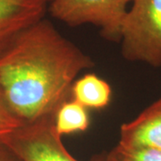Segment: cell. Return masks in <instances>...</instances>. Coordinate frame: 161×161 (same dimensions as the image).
I'll return each mask as SVG.
<instances>
[{"mask_svg":"<svg viewBox=\"0 0 161 161\" xmlns=\"http://www.w3.org/2000/svg\"><path fill=\"white\" fill-rule=\"evenodd\" d=\"M56 131L60 136L86 131L91 125L88 109L72 98L64 101L54 116Z\"/></svg>","mask_w":161,"mask_h":161,"instance_id":"obj_8","label":"cell"},{"mask_svg":"<svg viewBox=\"0 0 161 161\" xmlns=\"http://www.w3.org/2000/svg\"><path fill=\"white\" fill-rule=\"evenodd\" d=\"M44 0H0V53L24 30L44 18Z\"/></svg>","mask_w":161,"mask_h":161,"instance_id":"obj_5","label":"cell"},{"mask_svg":"<svg viewBox=\"0 0 161 161\" xmlns=\"http://www.w3.org/2000/svg\"><path fill=\"white\" fill-rule=\"evenodd\" d=\"M44 1H45V2H46V3H47V4H49V3H50V2H51L52 0H44Z\"/></svg>","mask_w":161,"mask_h":161,"instance_id":"obj_12","label":"cell"},{"mask_svg":"<svg viewBox=\"0 0 161 161\" xmlns=\"http://www.w3.org/2000/svg\"><path fill=\"white\" fill-rule=\"evenodd\" d=\"M112 98L110 84L95 74H86L75 80L71 89V98L87 109H103Z\"/></svg>","mask_w":161,"mask_h":161,"instance_id":"obj_7","label":"cell"},{"mask_svg":"<svg viewBox=\"0 0 161 161\" xmlns=\"http://www.w3.org/2000/svg\"><path fill=\"white\" fill-rule=\"evenodd\" d=\"M22 125L23 124L14 115L8 108L0 91V141Z\"/></svg>","mask_w":161,"mask_h":161,"instance_id":"obj_10","label":"cell"},{"mask_svg":"<svg viewBox=\"0 0 161 161\" xmlns=\"http://www.w3.org/2000/svg\"><path fill=\"white\" fill-rule=\"evenodd\" d=\"M132 0H52V17L72 27L92 24L110 41H120L121 30Z\"/></svg>","mask_w":161,"mask_h":161,"instance_id":"obj_3","label":"cell"},{"mask_svg":"<svg viewBox=\"0 0 161 161\" xmlns=\"http://www.w3.org/2000/svg\"><path fill=\"white\" fill-rule=\"evenodd\" d=\"M105 161H161V150L128 148L117 144L104 155Z\"/></svg>","mask_w":161,"mask_h":161,"instance_id":"obj_9","label":"cell"},{"mask_svg":"<svg viewBox=\"0 0 161 161\" xmlns=\"http://www.w3.org/2000/svg\"><path fill=\"white\" fill-rule=\"evenodd\" d=\"M123 57L161 66V0H132L121 30Z\"/></svg>","mask_w":161,"mask_h":161,"instance_id":"obj_2","label":"cell"},{"mask_svg":"<svg viewBox=\"0 0 161 161\" xmlns=\"http://www.w3.org/2000/svg\"><path fill=\"white\" fill-rule=\"evenodd\" d=\"M0 161H22L6 144L0 142Z\"/></svg>","mask_w":161,"mask_h":161,"instance_id":"obj_11","label":"cell"},{"mask_svg":"<svg viewBox=\"0 0 161 161\" xmlns=\"http://www.w3.org/2000/svg\"><path fill=\"white\" fill-rule=\"evenodd\" d=\"M94 65L91 57L42 18L0 53V91L18 120L33 123L54 116L71 98L78 75Z\"/></svg>","mask_w":161,"mask_h":161,"instance_id":"obj_1","label":"cell"},{"mask_svg":"<svg viewBox=\"0 0 161 161\" xmlns=\"http://www.w3.org/2000/svg\"><path fill=\"white\" fill-rule=\"evenodd\" d=\"M117 144L161 150V96L133 120L122 125Z\"/></svg>","mask_w":161,"mask_h":161,"instance_id":"obj_6","label":"cell"},{"mask_svg":"<svg viewBox=\"0 0 161 161\" xmlns=\"http://www.w3.org/2000/svg\"><path fill=\"white\" fill-rule=\"evenodd\" d=\"M54 116L22 125L0 142L22 161H80L64 147L56 131ZM91 161H105L104 155Z\"/></svg>","mask_w":161,"mask_h":161,"instance_id":"obj_4","label":"cell"}]
</instances>
